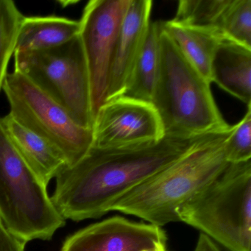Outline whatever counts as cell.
<instances>
[{
  "label": "cell",
  "mask_w": 251,
  "mask_h": 251,
  "mask_svg": "<svg viewBox=\"0 0 251 251\" xmlns=\"http://www.w3.org/2000/svg\"><path fill=\"white\" fill-rule=\"evenodd\" d=\"M205 136H164L125 148L92 147L77 164L66 166L57 175L51 200L65 220L102 217L125 194L180 159Z\"/></svg>",
  "instance_id": "6da1fadb"
},
{
  "label": "cell",
  "mask_w": 251,
  "mask_h": 251,
  "mask_svg": "<svg viewBox=\"0 0 251 251\" xmlns=\"http://www.w3.org/2000/svg\"><path fill=\"white\" fill-rule=\"evenodd\" d=\"M159 48V67L151 103L161 120L164 136L192 139L229 131L232 126L216 103L211 83L162 29Z\"/></svg>",
  "instance_id": "7a4b0ae2"
},
{
  "label": "cell",
  "mask_w": 251,
  "mask_h": 251,
  "mask_svg": "<svg viewBox=\"0 0 251 251\" xmlns=\"http://www.w3.org/2000/svg\"><path fill=\"white\" fill-rule=\"evenodd\" d=\"M226 133L205 136L192 151L125 194L111 207L162 226L179 222L180 207L215 180L227 164Z\"/></svg>",
  "instance_id": "3957f363"
},
{
  "label": "cell",
  "mask_w": 251,
  "mask_h": 251,
  "mask_svg": "<svg viewBox=\"0 0 251 251\" xmlns=\"http://www.w3.org/2000/svg\"><path fill=\"white\" fill-rule=\"evenodd\" d=\"M177 216L229 251H251V160L229 163Z\"/></svg>",
  "instance_id": "277c9868"
},
{
  "label": "cell",
  "mask_w": 251,
  "mask_h": 251,
  "mask_svg": "<svg viewBox=\"0 0 251 251\" xmlns=\"http://www.w3.org/2000/svg\"><path fill=\"white\" fill-rule=\"evenodd\" d=\"M7 136L0 117V222L25 243L49 240L65 220Z\"/></svg>",
  "instance_id": "5b68a950"
},
{
  "label": "cell",
  "mask_w": 251,
  "mask_h": 251,
  "mask_svg": "<svg viewBox=\"0 0 251 251\" xmlns=\"http://www.w3.org/2000/svg\"><path fill=\"white\" fill-rule=\"evenodd\" d=\"M14 56V72L65 108L77 124L92 129L90 79L79 35L55 48Z\"/></svg>",
  "instance_id": "8992f818"
},
{
  "label": "cell",
  "mask_w": 251,
  "mask_h": 251,
  "mask_svg": "<svg viewBox=\"0 0 251 251\" xmlns=\"http://www.w3.org/2000/svg\"><path fill=\"white\" fill-rule=\"evenodd\" d=\"M2 91L13 118L55 147L67 167L77 164L93 146L92 129L77 124L65 108L20 73H8Z\"/></svg>",
  "instance_id": "52a82bcc"
},
{
  "label": "cell",
  "mask_w": 251,
  "mask_h": 251,
  "mask_svg": "<svg viewBox=\"0 0 251 251\" xmlns=\"http://www.w3.org/2000/svg\"><path fill=\"white\" fill-rule=\"evenodd\" d=\"M132 0H91L83 8L80 36L89 70L93 120L105 104L117 39Z\"/></svg>",
  "instance_id": "ba28073f"
},
{
  "label": "cell",
  "mask_w": 251,
  "mask_h": 251,
  "mask_svg": "<svg viewBox=\"0 0 251 251\" xmlns=\"http://www.w3.org/2000/svg\"><path fill=\"white\" fill-rule=\"evenodd\" d=\"M92 131V147L99 148L137 146L164 137L152 104L126 97L108 101L100 108Z\"/></svg>",
  "instance_id": "9c48e42d"
},
{
  "label": "cell",
  "mask_w": 251,
  "mask_h": 251,
  "mask_svg": "<svg viewBox=\"0 0 251 251\" xmlns=\"http://www.w3.org/2000/svg\"><path fill=\"white\" fill-rule=\"evenodd\" d=\"M159 226L113 217L69 236L61 251H156L167 248Z\"/></svg>",
  "instance_id": "30bf717a"
},
{
  "label": "cell",
  "mask_w": 251,
  "mask_h": 251,
  "mask_svg": "<svg viewBox=\"0 0 251 251\" xmlns=\"http://www.w3.org/2000/svg\"><path fill=\"white\" fill-rule=\"evenodd\" d=\"M152 8L151 0L131 1L122 24L113 55L105 102L120 98L124 93L152 23Z\"/></svg>",
  "instance_id": "8fae6325"
},
{
  "label": "cell",
  "mask_w": 251,
  "mask_h": 251,
  "mask_svg": "<svg viewBox=\"0 0 251 251\" xmlns=\"http://www.w3.org/2000/svg\"><path fill=\"white\" fill-rule=\"evenodd\" d=\"M1 123L19 153L47 186L67 166L55 147L22 126L11 114L1 117Z\"/></svg>",
  "instance_id": "7c38bea8"
},
{
  "label": "cell",
  "mask_w": 251,
  "mask_h": 251,
  "mask_svg": "<svg viewBox=\"0 0 251 251\" xmlns=\"http://www.w3.org/2000/svg\"><path fill=\"white\" fill-rule=\"evenodd\" d=\"M211 81L247 105H251V48L222 41L211 61Z\"/></svg>",
  "instance_id": "4fadbf2b"
},
{
  "label": "cell",
  "mask_w": 251,
  "mask_h": 251,
  "mask_svg": "<svg viewBox=\"0 0 251 251\" xmlns=\"http://www.w3.org/2000/svg\"><path fill=\"white\" fill-rule=\"evenodd\" d=\"M80 22L56 15L24 17L16 52L50 49L70 42L80 33Z\"/></svg>",
  "instance_id": "5bb4252c"
},
{
  "label": "cell",
  "mask_w": 251,
  "mask_h": 251,
  "mask_svg": "<svg viewBox=\"0 0 251 251\" xmlns=\"http://www.w3.org/2000/svg\"><path fill=\"white\" fill-rule=\"evenodd\" d=\"M161 27L176 44L186 59L211 81V64L219 44L224 40L215 30L177 23L161 22Z\"/></svg>",
  "instance_id": "9a60e30c"
},
{
  "label": "cell",
  "mask_w": 251,
  "mask_h": 251,
  "mask_svg": "<svg viewBox=\"0 0 251 251\" xmlns=\"http://www.w3.org/2000/svg\"><path fill=\"white\" fill-rule=\"evenodd\" d=\"M161 22L151 23L145 43L121 97L151 102L159 67Z\"/></svg>",
  "instance_id": "2e32d148"
},
{
  "label": "cell",
  "mask_w": 251,
  "mask_h": 251,
  "mask_svg": "<svg viewBox=\"0 0 251 251\" xmlns=\"http://www.w3.org/2000/svg\"><path fill=\"white\" fill-rule=\"evenodd\" d=\"M24 17L14 1L0 0V92L9 73L8 66L16 52Z\"/></svg>",
  "instance_id": "e0dca14e"
},
{
  "label": "cell",
  "mask_w": 251,
  "mask_h": 251,
  "mask_svg": "<svg viewBox=\"0 0 251 251\" xmlns=\"http://www.w3.org/2000/svg\"><path fill=\"white\" fill-rule=\"evenodd\" d=\"M217 30L224 40L251 48V0H228Z\"/></svg>",
  "instance_id": "ac0fdd59"
},
{
  "label": "cell",
  "mask_w": 251,
  "mask_h": 251,
  "mask_svg": "<svg viewBox=\"0 0 251 251\" xmlns=\"http://www.w3.org/2000/svg\"><path fill=\"white\" fill-rule=\"evenodd\" d=\"M227 2L228 0H180L173 20L189 25L211 29L219 33V23Z\"/></svg>",
  "instance_id": "d6986e66"
},
{
  "label": "cell",
  "mask_w": 251,
  "mask_h": 251,
  "mask_svg": "<svg viewBox=\"0 0 251 251\" xmlns=\"http://www.w3.org/2000/svg\"><path fill=\"white\" fill-rule=\"evenodd\" d=\"M240 122L232 126L226 139V155L228 163H239L251 160V105Z\"/></svg>",
  "instance_id": "ffe728a7"
},
{
  "label": "cell",
  "mask_w": 251,
  "mask_h": 251,
  "mask_svg": "<svg viewBox=\"0 0 251 251\" xmlns=\"http://www.w3.org/2000/svg\"><path fill=\"white\" fill-rule=\"evenodd\" d=\"M25 245L11 234L0 222V251H25Z\"/></svg>",
  "instance_id": "44dd1931"
},
{
  "label": "cell",
  "mask_w": 251,
  "mask_h": 251,
  "mask_svg": "<svg viewBox=\"0 0 251 251\" xmlns=\"http://www.w3.org/2000/svg\"><path fill=\"white\" fill-rule=\"evenodd\" d=\"M195 251H221L214 241L204 233H201L198 238Z\"/></svg>",
  "instance_id": "7402d4cb"
},
{
  "label": "cell",
  "mask_w": 251,
  "mask_h": 251,
  "mask_svg": "<svg viewBox=\"0 0 251 251\" xmlns=\"http://www.w3.org/2000/svg\"><path fill=\"white\" fill-rule=\"evenodd\" d=\"M167 251V248H163V249L158 250V251Z\"/></svg>",
  "instance_id": "603a6c76"
}]
</instances>
